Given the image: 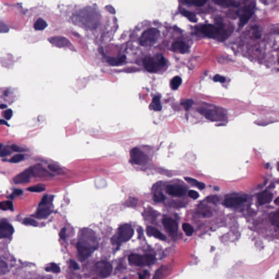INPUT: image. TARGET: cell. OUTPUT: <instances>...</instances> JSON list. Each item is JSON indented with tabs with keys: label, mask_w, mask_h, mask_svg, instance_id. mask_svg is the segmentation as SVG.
I'll return each mask as SVG.
<instances>
[{
	"label": "cell",
	"mask_w": 279,
	"mask_h": 279,
	"mask_svg": "<svg viewBox=\"0 0 279 279\" xmlns=\"http://www.w3.org/2000/svg\"><path fill=\"white\" fill-rule=\"evenodd\" d=\"M180 13L183 15H184V17H187L189 20V21H190L191 22L196 23L198 21V19H197V17H196V15L192 12L185 11V10H183V11H180Z\"/></svg>",
	"instance_id": "23"
},
{
	"label": "cell",
	"mask_w": 279,
	"mask_h": 279,
	"mask_svg": "<svg viewBox=\"0 0 279 279\" xmlns=\"http://www.w3.org/2000/svg\"><path fill=\"white\" fill-rule=\"evenodd\" d=\"M254 14V11L249 7H245L243 9L242 14L240 15V26L242 27L246 23L248 20Z\"/></svg>",
	"instance_id": "13"
},
{
	"label": "cell",
	"mask_w": 279,
	"mask_h": 279,
	"mask_svg": "<svg viewBox=\"0 0 279 279\" xmlns=\"http://www.w3.org/2000/svg\"><path fill=\"white\" fill-rule=\"evenodd\" d=\"M13 116V111L11 109H8L6 110L4 113V117L7 120H9Z\"/></svg>",
	"instance_id": "39"
},
{
	"label": "cell",
	"mask_w": 279,
	"mask_h": 279,
	"mask_svg": "<svg viewBox=\"0 0 279 279\" xmlns=\"http://www.w3.org/2000/svg\"><path fill=\"white\" fill-rule=\"evenodd\" d=\"M131 160L133 163L137 165H145L148 162V157L139 148L135 147L130 151Z\"/></svg>",
	"instance_id": "7"
},
{
	"label": "cell",
	"mask_w": 279,
	"mask_h": 279,
	"mask_svg": "<svg viewBox=\"0 0 279 279\" xmlns=\"http://www.w3.org/2000/svg\"><path fill=\"white\" fill-rule=\"evenodd\" d=\"M185 180L188 182H189L190 184H191L193 186H197L198 188L200 190H203L205 188V185L203 183L199 182H198V180H196L194 178H190V177H186Z\"/></svg>",
	"instance_id": "22"
},
{
	"label": "cell",
	"mask_w": 279,
	"mask_h": 279,
	"mask_svg": "<svg viewBox=\"0 0 279 279\" xmlns=\"http://www.w3.org/2000/svg\"><path fill=\"white\" fill-rule=\"evenodd\" d=\"M94 270L98 276L101 278H107L112 273V266L108 262L100 261L95 266Z\"/></svg>",
	"instance_id": "6"
},
{
	"label": "cell",
	"mask_w": 279,
	"mask_h": 279,
	"mask_svg": "<svg viewBox=\"0 0 279 279\" xmlns=\"http://www.w3.org/2000/svg\"><path fill=\"white\" fill-rule=\"evenodd\" d=\"M7 107V105L5 104H1L0 105V109H5Z\"/></svg>",
	"instance_id": "53"
},
{
	"label": "cell",
	"mask_w": 279,
	"mask_h": 279,
	"mask_svg": "<svg viewBox=\"0 0 279 279\" xmlns=\"http://www.w3.org/2000/svg\"><path fill=\"white\" fill-rule=\"evenodd\" d=\"M246 201V198H226L224 204L227 207H233L240 205Z\"/></svg>",
	"instance_id": "16"
},
{
	"label": "cell",
	"mask_w": 279,
	"mask_h": 279,
	"mask_svg": "<svg viewBox=\"0 0 279 279\" xmlns=\"http://www.w3.org/2000/svg\"><path fill=\"white\" fill-rule=\"evenodd\" d=\"M273 198V194L268 191H263L258 195V201L260 205L268 204L271 202Z\"/></svg>",
	"instance_id": "15"
},
{
	"label": "cell",
	"mask_w": 279,
	"mask_h": 279,
	"mask_svg": "<svg viewBox=\"0 0 279 279\" xmlns=\"http://www.w3.org/2000/svg\"><path fill=\"white\" fill-rule=\"evenodd\" d=\"M226 80L225 77L224 76L219 75H216L214 77V81L215 82H224Z\"/></svg>",
	"instance_id": "40"
},
{
	"label": "cell",
	"mask_w": 279,
	"mask_h": 279,
	"mask_svg": "<svg viewBox=\"0 0 279 279\" xmlns=\"http://www.w3.org/2000/svg\"><path fill=\"white\" fill-rule=\"evenodd\" d=\"M166 190L168 193L172 196H182L186 194V190L180 186L170 185L167 186Z\"/></svg>",
	"instance_id": "14"
},
{
	"label": "cell",
	"mask_w": 279,
	"mask_h": 279,
	"mask_svg": "<svg viewBox=\"0 0 279 279\" xmlns=\"http://www.w3.org/2000/svg\"><path fill=\"white\" fill-rule=\"evenodd\" d=\"M27 190L32 192H41L45 190V188L41 186H36L29 187Z\"/></svg>",
	"instance_id": "33"
},
{
	"label": "cell",
	"mask_w": 279,
	"mask_h": 279,
	"mask_svg": "<svg viewBox=\"0 0 279 279\" xmlns=\"http://www.w3.org/2000/svg\"><path fill=\"white\" fill-rule=\"evenodd\" d=\"M51 211L49 208H43L38 210V211L36 213L35 216L37 218H40V219L46 218L51 214Z\"/></svg>",
	"instance_id": "20"
},
{
	"label": "cell",
	"mask_w": 279,
	"mask_h": 279,
	"mask_svg": "<svg viewBox=\"0 0 279 279\" xmlns=\"http://www.w3.org/2000/svg\"><path fill=\"white\" fill-rule=\"evenodd\" d=\"M134 234V230L129 224H124L118 228L117 235L112 239L113 243L121 244L126 242L132 238Z\"/></svg>",
	"instance_id": "2"
},
{
	"label": "cell",
	"mask_w": 279,
	"mask_h": 279,
	"mask_svg": "<svg viewBox=\"0 0 279 279\" xmlns=\"http://www.w3.org/2000/svg\"><path fill=\"white\" fill-rule=\"evenodd\" d=\"M47 26V22L41 18H39L37 19L36 22L34 25V28L35 29L38 31H41L45 29Z\"/></svg>",
	"instance_id": "21"
},
{
	"label": "cell",
	"mask_w": 279,
	"mask_h": 279,
	"mask_svg": "<svg viewBox=\"0 0 279 279\" xmlns=\"http://www.w3.org/2000/svg\"><path fill=\"white\" fill-rule=\"evenodd\" d=\"M31 174H32V168H29L15 177L13 179V181L15 184L27 183L30 180Z\"/></svg>",
	"instance_id": "10"
},
{
	"label": "cell",
	"mask_w": 279,
	"mask_h": 279,
	"mask_svg": "<svg viewBox=\"0 0 279 279\" xmlns=\"http://www.w3.org/2000/svg\"><path fill=\"white\" fill-rule=\"evenodd\" d=\"M182 80L180 76H176L172 80L171 85V87L173 89H177L178 87H180V84L182 83Z\"/></svg>",
	"instance_id": "26"
},
{
	"label": "cell",
	"mask_w": 279,
	"mask_h": 279,
	"mask_svg": "<svg viewBox=\"0 0 279 279\" xmlns=\"http://www.w3.org/2000/svg\"><path fill=\"white\" fill-rule=\"evenodd\" d=\"M206 200L208 202L211 204H216L219 202V198L217 196H210Z\"/></svg>",
	"instance_id": "37"
},
{
	"label": "cell",
	"mask_w": 279,
	"mask_h": 279,
	"mask_svg": "<svg viewBox=\"0 0 279 279\" xmlns=\"http://www.w3.org/2000/svg\"><path fill=\"white\" fill-rule=\"evenodd\" d=\"M70 265L71 267L73 268L74 269H75V270H77L79 267V266L78 264L76 263L74 261H73V260H70Z\"/></svg>",
	"instance_id": "46"
},
{
	"label": "cell",
	"mask_w": 279,
	"mask_h": 279,
	"mask_svg": "<svg viewBox=\"0 0 279 279\" xmlns=\"http://www.w3.org/2000/svg\"><path fill=\"white\" fill-rule=\"evenodd\" d=\"M147 233L149 236H153L160 240H165L166 239L165 236L154 227H148L147 228Z\"/></svg>",
	"instance_id": "18"
},
{
	"label": "cell",
	"mask_w": 279,
	"mask_h": 279,
	"mask_svg": "<svg viewBox=\"0 0 279 279\" xmlns=\"http://www.w3.org/2000/svg\"><path fill=\"white\" fill-rule=\"evenodd\" d=\"M215 3L220 6L224 7H237L239 6V3L234 0H213Z\"/></svg>",
	"instance_id": "19"
},
{
	"label": "cell",
	"mask_w": 279,
	"mask_h": 279,
	"mask_svg": "<svg viewBox=\"0 0 279 279\" xmlns=\"http://www.w3.org/2000/svg\"><path fill=\"white\" fill-rule=\"evenodd\" d=\"M48 202V197L47 195H45L41 201L40 204H39V206H41V205H45L46 204H47Z\"/></svg>",
	"instance_id": "47"
},
{
	"label": "cell",
	"mask_w": 279,
	"mask_h": 279,
	"mask_svg": "<svg viewBox=\"0 0 279 279\" xmlns=\"http://www.w3.org/2000/svg\"><path fill=\"white\" fill-rule=\"evenodd\" d=\"M202 32L209 38H216L221 41H224L227 38V33L225 29L221 27L211 24L204 25L202 27Z\"/></svg>",
	"instance_id": "1"
},
{
	"label": "cell",
	"mask_w": 279,
	"mask_h": 279,
	"mask_svg": "<svg viewBox=\"0 0 279 279\" xmlns=\"http://www.w3.org/2000/svg\"><path fill=\"white\" fill-rule=\"evenodd\" d=\"M66 228L64 227L63 228L59 233V237L60 238L64 240L66 238Z\"/></svg>",
	"instance_id": "42"
},
{
	"label": "cell",
	"mask_w": 279,
	"mask_h": 279,
	"mask_svg": "<svg viewBox=\"0 0 279 279\" xmlns=\"http://www.w3.org/2000/svg\"><path fill=\"white\" fill-rule=\"evenodd\" d=\"M188 194H189V196L194 200H196L199 197V194L198 193V192H196L195 190H190Z\"/></svg>",
	"instance_id": "38"
},
{
	"label": "cell",
	"mask_w": 279,
	"mask_h": 279,
	"mask_svg": "<svg viewBox=\"0 0 279 279\" xmlns=\"http://www.w3.org/2000/svg\"><path fill=\"white\" fill-rule=\"evenodd\" d=\"M49 168L50 170H51V171H54V172H59L60 171H61V169H60V168L57 165H50L49 166Z\"/></svg>",
	"instance_id": "41"
},
{
	"label": "cell",
	"mask_w": 279,
	"mask_h": 279,
	"mask_svg": "<svg viewBox=\"0 0 279 279\" xmlns=\"http://www.w3.org/2000/svg\"><path fill=\"white\" fill-rule=\"evenodd\" d=\"M172 50L174 51L184 53L188 50V46L183 41H176L172 45Z\"/></svg>",
	"instance_id": "17"
},
{
	"label": "cell",
	"mask_w": 279,
	"mask_h": 279,
	"mask_svg": "<svg viewBox=\"0 0 279 279\" xmlns=\"http://www.w3.org/2000/svg\"><path fill=\"white\" fill-rule=\"evenodd\" d=\"M128 260L131 264L137 266H151L155 263L156 257L149 254L145 255L131 254L129 256Z\"/></svg>",
	"instance_id": "3"
},
{
	"label": "cell",
	"mask_w": 279,
	"mask_h": 279,
	"mask_svg": "<svg viewBox=\"0 0 279 279\" xmlns=\"http://www.w3.org/2000/svg\"><path fill=\"white\" fill-rule=\"evenodd\" d=\"M24 158V156L22 154H17L12 157L9 162L12 163H17L22 161Z\"/></svg>",
	"instance_id": "32"
},
{
	"label": "cell",
	"mask_w": 279,
	"mask_h": 279,
	"mask_svg": "<svg viewBox=\"0 0 279 279\" xmlns=\"http://www.w3.org/2000/svg\"><path fill=\"white\" fill-rule=\"evenodd\" d=\"M48 41L52 45L59 47H69L70 45V43L68 39L61 36L52 37L49 38Z\"/></svg>",
	"instance_id": "11"
},
{
	"label": "cell",
	"mask_w": 279,
	"mask_h": 279,
	"mask_svg": "<svg viewBox=\"0 0 279 279\" xmlns=\"http://www.w3.org/2000/svg\"><path fill=\"white\" fill-rule=\"evenodd\" d=\"M143 63L146 69L150 72L153 73L157 72L160 68L164 67L166 64V61L162 56L158 59L147 57L144 59Z\"/></svg>",
	"instance_id": "5"
},
{
	"label": "cell",
	"mask_w": 279,
	"mask_h": 279,
	"mask_svg": "<svg viewBox=\"0 0 279 279\" xmlns=\"http://www.w3.org/2000/svg\"><path fill=\"white\" fill-rule=\"evenodd\" d=\"M9 29L6 24L0 21V33H7L9 32Z\"/></svg>",
	"instance_id": "36"
},
{
	"label": "cell",
	"mask_w": 279,
	"mask_h": 279,
	"mask_svg": "<svg viewBox=\"0 0 279 279\" xmlns=\"http://www.w3.org/2000/svg\"><path fill=\"white\" fill-rule=\"evenodd\" d=\"M152 109L155 111H160L162 109V106L160 103V99L158 96L154 97L152 101Z\"/></svg>",
	"instance_id": "24"
},
{
	"label": "cell",
	"mask_w": 279,
	"mask_h": 279,
	"mask_svg": "<svg viewBox=\"0 0 279 279\" xmlns=\"http://www.w3.org/2000/svg\"><path fill=\"white\" fill-rule=\"evenodd\" d=\"M153 199H154V201L155 202H162V201H164L165 196L161 192V193H159L158 194H155L154 195Z\"/></svg>",
	"instance_id": "35"
},
{
	"label": "cell",
	"mask_w": 279,
	"mask_h": 279,
	"mask_svg": "<svg viewBox=\"0 0 279 279\" xmlns=\"http://www.w3.org/2000/svg\"><path fill=\"white\" fill-rule=\"evenodd\" d=\"M0 124H2V125H7V126H9L8 123L6 122V121L3 120V119H0Z\"/></svg>",
	"instance_id": "51"
},
{
	"label": "cell",
	"mask_w": 279,
	"mask_h": 279,
	"mask_svg": "<svg viewBox=\"0 0 279 279\" xmlns=\"http://www.w3.org/2000/svg\"><path fill=\"white\" fill-rule=\"evenodd\" d=\"M12 149L13 151L17 152H21L25 151V150L23 148L20 147L19 146L17 145H12Z\"/></svg>",
	"instance_id": "43"
},
{
	"label": "cell",
	"mask_w": 279,
	"mask_h": 279,
	"mask_svg": "<svg viewBox=\"0 0 279 279\" xmlns=\"http://www.w3.org/2000/svg\"><path fill=\"white\" fill-rule=\"evenodd\" d=\"M45 270L47 272L52 271L53 273H58L60 272V268L55 263H52L51 264V266L50 267L47 268L45 269Z\"/></svg>",
	"instance_id": "31"
},
{
	"label": "cell",
	"mask_w": 279,
	"mask_h": 279,
	"mask_svg": "<svg viewBox=\"0 0 279 279\" xmlns=\"http://www.w3.org/2000/svg\"><path fill=\"white\" fill-rule=\"evenodd\" d=\"M125 60V56H122V57L118 58H111L109 60V63L111 65H119L123 63Z\"/></svg>",
	"instance_id": "27"
},
{
	"label": "cell",
	"mask_w": 279,
	"mask_h": 279,
	"mask_svg": "<svg viewBox=\"0 0 279 279\" xmlns=\"http://www.w3.org/2000/svg\"><path fill=\"white\" fill-rule=\"evenodd\" d=\"M14 193L15 194L17 195H20L21 194H23V191L21 190H20V189H15L14 191Z\"/></svg>",
	"instance_id": "50"
},
{
	"label": "cell",
	"mask_w": 279,
	"mask_h": 279,
	"mask_svg": "<svg viewBox=\"0 0 279 279\" xmlns=\"http://www.w3.org/2000/svg\"><path fill=\"white\" fill-rule=\"evenodd\" d=\"M275 204H276L277 206L279 205V198H276V200H275Z\"/></svg>",
	"instance_id": "54"
},
{
	"label": "cell",
	"mask_w": 279,
	"mask_h": 279,
	"mask_svg": "<svg viewBox=\"0 0 279 279\" xmlns=\"http://www.w3.org/2000/svg\"><path fill=\"white\" fill-rule=\"evenodd\" d=\"M193 103H194V101L192 100L187 99V100L182 101L181 103V104L184 106V107L185 108V109L186 110H188L191 108Z\"/></svg>",
	"instance_id": "30"
},
{
	"label": "cell",
	"mask_w": 279,
	"mask_h": 279,
	"mask_svg": "<svg viewBox=\"0 0 279 279\" xmlns=\"http://www.w3.org/2000/svg\"><path fill=\"white\" fill-rule=\"evenodd\" d=\"M11 154V152L8 149H5L0 153V156L1 157H6Z\"/></svg>",
	"instance_id": "44"
},
{
	"label": "cell",
	"mask_w": 279,
	"mask_h": 279,
	"mask_svg": "<svg viewBox=\"0 0 279 279\" xmlns=\"http://www.w3.org/2000/svg\"><path fill=\"white\" fill-rule=\"evenodd\" d=\"M0 209L3 210H6L8 209L7 201L0 202Z\"/></svg>",
	"instance_id": "45"
},
{
	"label": "cell",
	"mask_w": 279,
	"mask_h": 279,
	"mask_svg": "<svg viewBox=\"0 0 279 279\" xmlns=\"http://www.w3.org/2000/svg\"><path fill=\"white\" fill-rule=\"evenodd\" d=\"M0 148H1V145H0Z\"/></svg>",
	"instance_id": "55"
},
{
	"label": "cell",
	"mask_w": 279,
	"mask_h": 279,
	"mask_svg": "<svg viewBox=\"0 0 279 279\" xmlns=\"http://www.w3.org/2000/svg\"><path fill=\"white\" fill-rule=\"evenodd\" d=\"M14 232V229L11 225L7 222L0 224V238H6Z\"/></svg>",
	"instance_id": "12"
},
{
	"label": "cell",
	"mask_w": 279,
	"mask_h": 279,
	"mask_svg": "<svg viewBox=\"0 0 279 279\" xmlns=\"http://www.w3.org/2000/svg\"><path fill=\"white\" fill-rule=\"evenodd\" d=\"M106 8V9L110 12L111 14H115V13L116 11L115 10V9L112 7H111V6H107Z\"/></svg>",
	"instance_id": "48"
},
{
	"label": "cell",
	"mask_w": 279,
	"mask_h": 279,
	"mask_svg": "<svg viewBox=\"0 0 279 279\" xmlns=\"http://www.w3.org/2000/svg\"><path fill=\"white\" fill-rule=\"evenodd\" d=\"M138 232H139V238H140L141 236H142V234L143 233V231H142V228L140 227L138 229Z\"/></svg>",
	"instance_id": "52"
},
{
	"label": "cell",
	"mask_w": 279,
	"mask_h": 279,
	"mask_svg": "<svg viewBox=\"0 0 279 279\" xmlns=\"http://www.w3.org/2000/svg\"><path fill=\"white\" fill-rule=\"evenodd\" d=\"M182 227H183V229L184 231L186 233V236H192V233H193V232H194V229L190 225H189V224H187V223H185L183 225Z\"/></svg>",
	"instance_id": "29"
},
{
	"label": "cell",
	"mask_w": 279,
	"mask_h": 279,
	"mask_svg": "<svg viewBox=\"0 0 279 279\" xmlns=\"http://www.w3.org/2000/svg\"><path fill=\"white\" fill-rule=\"evenodd\" d=\"M279 211L278 210L273 215H271V216L270 218V220L271 221L272 224L276 227H279Z\"/></svg>",
	"instance_id": "28"
},
{
	"label": "cell",
	"mask_w": 279,
	"mask_h": 279,
	"mask_svg": "<svg viewBox=\"0 0 279 279\" xmlns=\"http://www.w3.org/2000/svg\"><path fill=\"white\" fill-rule=\"evenodd\" d=\"M159 37V30L152 28L147 29L142 34L140 38V42L143 46H151L157 41Z\"/></svg>",
	"instance_id": "4"
},
{
	"label": "cell",
	"mask_w": 279,
	"mask_h": 279,
	"mask_svg": "<svg viewBox=\"0 0 279 279\" xmlns=\"http://www.w3.org/2000/svg\"><path fill=\"white\" fill-rule=\"evenodd\" d=\"M7 204H8V209L11 210H13V203H12L11 201H7Z\"/></svg>",
	"instance_id": "49"
},
{
	"label": "cell",
	"mask_w": 279,
	"mask_h": 279,
	"mask_svg": "<svg viewBox=\"0 0 279 279\" xmlns=\"http://www.w3.org/2000/svg\"><path fill=\"white\" fill-rule=\"evenodd\" d=\"M182 1L187 4L192 5L196 7H202L206 4L207 0H182Z\"/></svg>",
	"instance_id": "25"
},
{
	"label": "cell",
	"mask_w": 279,
	"mask_h": 279,
	"mask_svg": "<svg viewBox=\"0 0 279 279\" xmlns=\"http://www.w3.org/2000/svg\"><path fill=\"white\" fill-rule=\"evenodd\" d=\"M77 249L79 256L82 260L86 259L95 249L94 248L82 244L80 242L77 243Z\"/></svg>",
	"instance_id": "9"
},
{
	"label": "cell",
	"mask_w": 279,
	"mask_h": 279,
	"mask_svg": "<svg viewBox=\"0 0 279 279\" xmlns=\"http://www.w3.org/2000/svg\"><path fill=\"white\" fill-rule=\"evenodd\" d=\"M23 223L25 225H29L33 226H37V222L31 218H25L23 220Z\"/></svg>",
	"instance_id": "34"
},
{
	"label": "cell",
	"mask_w": 279,
	"mask_h": 279,
	"mask_svg": "<svg viewBox=\"0 0 279 279\" xmlns=\"http://www.w3.org/2000/svg\"><path fill=\"white\" fill-rule=\"evenodd\" d=\"M163 224L165 229L170 234L174 236H176L177 235L178 231V225L174 219L170 218H164L163 220Z\"/></svg>",
	"instance_id": "8"
}]
</instances>
